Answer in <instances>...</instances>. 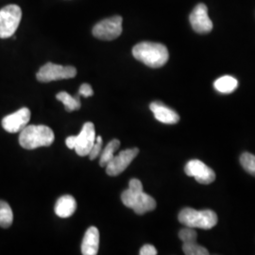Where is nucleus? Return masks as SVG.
Here are the masks:
<instances>
[{
    "instance_id": "f257e3e1",
    "label": "nucleus",
    "mask_w": 255,
    "mask_h": 255,
    "mask_svg": "<svg viewBox=\"0 0 255 255\" xmlns=\"http://www.w3.org/2000/svg\"><path fill=\"white\" fill-rule=\"evenodd\" d=\"M121 201L128 208L133 210L137 215H144L156 208L154 199L143 191L142 182L137 179H131L128 188L122 193Z\"/></svg>"
},
{
    "instance_id": "f03ea898",
    "label": "nucleus",
    "mask_w": 255,
    "mask_h": 255,
    "mask_svg": "<svg viewBox=\"0 0 255 255\" xmlns=\"http://www.w3.org/2000/svg\"><path fill=\"white\" fill-rule=\"evenodd\" d=\"M133 57L151 68L164 66L169 59L166 46L159 43L142 42L132 48Z\"/></svg>"
},
{
    "instance_id": "7ed1b4c3",
    "label": "nucleus",
    "mask_w": 255,
    "mask_h": 255,
    "mask_svg": "<svg viewBox=\"0 0 255 255\" xmlns=\"http://www.w3.org/2000/svg\"><path fill=\"white\" fill-rule=\"evenodd\" d=\"M53 130L45 125H29L20 131L19 144L26 149L50 146L54 142Z\"/></svg>"
},
{
    "instance_id": "20e7f679",
    "label": "nucleus",
    "mask_w": 255,
    "mask_h": 255,
    "mask_svg": "<svg viewBox=\"0 0 255 255\" xmlns=\"http://www.w3.org/2000/svg\"><path fill=\"white\" fill-rule=\"evenodd\" d=\"M179 221L185 227L209 230L218 223V216L212 210H198L184 208L179 214Z\"/></svg>"
},
{
    "instance_id": "39448f33",
    "label": "nucleus",
    "mask_w": 255,
    "mask_h": 255,
    "mask_svg": "<svg viewBox=\"0 0 255 255\" xmlns=\"http://www.w3.org/2000/svg\"><path fill=\"white\" fill-rule=\"evenodd\" d=\"M96 130L92 122H86L82 127L81 132L77 136L66 138V146L74 148L76 153L80 156H87L90 153L92 147L96 142Z\"/></svg>"
},
{
    "instance_id": "423d86ee",
    "label": "nucleus",
    "mask_w": 255,
    "mask_h": 255,
    "mask_svg": "<svg viewBox=\"0 0 255 255\" xmlns=\"http://www.w3.org/2000/svg\"><path fill=\"white\" fill-rule=\"evenodd\" d=\"M22 18V10L17 5H8L0 9V38L12 36L18 28Z\"/></svg>"
},
{
    "instance_id": "0eeeda50",
    "label": "nucleus",
    "mask_w": 255,
    "mask_h": 255,
    "mask_svg": "<svg viewBox=\"0 0 255 255\" xmlns=\"http://www.w3.org/2000/svg\"><path fill=\"white\" fill-rule=\"evenodd\" d=\"M76 75L77 69L74 66H64L47 63L40 68L36 74V78L40 82H50L72 79Z\"/></svg>"
},
{
    "instance_id": "6e6552de",
    "label": "nucleus",
    "mask_w": 255,
    "mask_h": 255,
    "mask_svg": "<svg viewBox=\"0 0 255 255\" xmlns=\"http://www.w3.org/2000/svg\"><path fill=\"white\" fill-rule=\"evenodd\" d=\"M122 22L119 15L104 19L93 27V35L104 41L115 40L122 33Z\"/></svg>"
},
{
    "instance_id": "1a4fd4ad",
    "label": "nucleus",
    "mask_w": 255,
    "mask_h": 255,
    "mask_svg": "<svg viewBox=\"0 0 255 255\" xmlns=\"http://www.w3.org/2000/svg\"><path fill=\"white\" fill-rule=\"evenodd\" d=\"M192 28L201 34L209 33L213 29V23L208 15V8L205 4L200 3L192 10L189 16Z\"/></svg>"
},
{
    "instance_id": "9d476101",
    "label": "nucleus",
    "mask_w": 255,
    "mask_h": 255,
    "mask_svg": "<svg viewBox=\"0 0 255 255\" xmlns=\"http://www.w3.org/2000/svg\"><path fill=\"white\" fill-rule=\"evenodd\" d=\"M184 172L189 177H194L197 182L202 184H209L216 180L215 171L197 159L191 160L185 164Z\"/></svg>"
},
{
    "instance_id": "9b49d317",
    "label": "nucleus",
    "mask_w": 255,
    "mask_h": 255,
    "mask_svg": "<svg viewBox=\"0 0 255 255\" xmlns=\"http://www.w3.org/2000/svg\"><path fill=\"white\" fill-rule=\"evenodd\" d=\"M138 153L139 149L137 147L120 151L119 154L114 156V158L105 166L106 172L110 176H118L122 173L133 161Z\"/></svg>"
},
{
    "instance_id": "f8f14e48",
    "label": "nucleus",
    "mask_w": 255,
    "mask_h": 255,
    "mask_svg": "<svg viewBox=\"0 0 255 255\" xmlns=\"http://www.w3.org/2000/svg\"><path fill=\"white\" fill-rule=\"evenodd\" d=\"M29 120L30 111L24 107L2 119V127L8 132L15 133L27 127Z\"/></svg>"
},
{
    "instance_id": "ddd939ff",
    "label": "nucleus",
    "mask_w": 255,
    "mask_h": 255,
    "mask_svg": "<svg viewBox=\"0 0 255 255\" xmlns=\"http://www.w3.org/2000/svg\"><path fill=\"white\" fill-rule=\"evenodd\" d=\"M149 109L153 113L155 119L164 124H176L180 117L174 110L168 108L162 102L154 101L149 105Z\"/></svg>"
},
{
    "instance_id": "4468645a",
    "label": "nucleus",
    "mask_w": 255,
    "mask_h": 255,
    "mask_svg": "<svg viewBox=\"0 0 255 255\" xmlns=\"http://www.w3.org/2000/svg\"><path fill=\"white\" fill-rule=\"evenodd\" d=\"M100 247V232L96 227L87 229L82 239V254L83 255H98Z\"/></svg>"
},
{
    "instance_id": "2eb2a0df",
    "label": "nucleus",
    "mask_w": 255,
    "mask_h": 255,
    "mask_svg": "<svg viewBox=\"0 0 255 255\" xmlns=\"http://www.w3.org/2000/svg\"><path fill=\"white\" fill-rule=\"evenodd\" d=\"M77 209V202L72 196L64 195L61 197L55 205V213L62 219L69 218Z\"/></svg>"
},
{
    "instance_id": "dca6fc26",
    "label": "nucleus",
    "mask_w": 255,
    "mask_h": 255,
    "mask_svg": "<svg viewBox=\"0 0 255 255\" xmlns=\"http://www.w3.org/2000/svg\"><path fill=\"white\" fill-rule=\"evenodd\" d=\"M237 86L238 81L232 76L220 77L214 83L215 89L221 94H231L237 89Z\"/></svg>"
},
{
    "instance_id": "f3484780",
    "label": "nucleus",
    "mask_w": 255,
    "mask_h": 255,
    "mask_svg": "<svg viewBox=\"0 0 255 255\" xmlns=\"http://www.w3.org/2000/svg\"><path fill=\"white\" fill-rule=\"evenodd\" d=\"M56 99L64 104L67 112H73L76 110H79L82 105L79 94L76 97H72L66 92H60L56 95Z\"/></svg>"
},
{
    "instance_id": "a211bd4d",
    "label": "nucleus",
    "mask_w": 255,
    "mask_h": 255,
    "mask_svg": "<svg viewBox=\"0 0 255 255\" xmlns=\"http://www.w3.org/2000/svg\"><path fill=\"white\" fill-rule=\"evenodd\" d=\"M119 146H120V141L118 139H113L108 143V145L101 153V160H100L101 166H106L108 164L110 161L114 158L115 152L119 149Z\"/></svg>"
},
{
    "instance_id": "6ab92c4d",
    "label": "nucleus",
    "mask_w": 255,
    "mask_h": 255,
    "mask_svg": "<svg viewBox=\"0 0 255 255\" xmlns=\"http://www.w3.org/2000/svg\"><path fill=\"white\" fill-rule=\"evenodd\" d=\"M12 210L6 201H0V227L9 228L12 224Z\"/></svg>"
},
{
    "instance_id": "aec40b11",
    "label": "nucleus",
    "mask_w": 255,
    "mask_h": 255,
    "mask_svg": "<svg viewBox=\"0 0 255 255\" xmlns=\"http://www.w3.org/2000/svg\"><path fill=\"white\" fill-rule=\"evenodd\" d=\"M240 164L248 173L255 176V155L244 152L240 157Z\"/></svg>"
},
{
    "instance_id": "412c9836",
    "label": "nucleus",
    "mask_w": 255,
    "mask_h": 255,
    "mask_svg": "<svg viewBox=\"0 0 255 255\" xmlns=\"http://www.w3.org/2000/svg\"><path fill=\"white\" fill-rule=\"evenodd\" d=\"M182 251L186 255H208L209 252L207 249L200 246L197 242L193 243H183Z\"/></svg>"
},
{
    "instance_id": "4be33fe9",
    "label": "nucleus",
    "mask_w": 255,
    "mask_h": 255,
    "mask_svg": "<svg viewBox=\"0 0 255 255\" xmlns=\"http://www.w3.org/2000/svg\"><path fill=\"white\" fill-rule=\"evenodd\" d=\"M197 236H198L197 232L194 230V228H190V227L182 229L179 233V237L183 243L196 242Z\"/></svg>"
},
{
    "instance_id": "5701e85b",
    "label": "nucleus",
    "mask_w": 255,
    "mask_h": 255,
    "mask_svg": "<svg viewBox=\"0 0 255 255\" xmlns=\"http://www.w3.org/2000/svg\"><path fill=\"white\" fill-rule=\"evenodd\" d=\"M102 144H103V140L101 136H98L96 138V142L94 144V146L92 147L91 151L89 153V158L91 160H95L97 159L101 153L102 150Z\"/></svg>"
},
{
    "instance_id": "b1692460",
    "label": "nucleus",
    "mask_w": 255,
    "mask_h": 255,
    "mask_svg": "<svg viewBox=\"0 0 255 255\" xmlns=\"http://www.w3.org/2000/svg\"><path fill=\"white\" fill-rule=\"evenodd\" d=\"M79 95L84 97V98L92 97L94 95V91L92 89L91 85L88 84V83H83L82 86H81V88H80Z\"/></svg>"
},
{
    "instance_id": "393cba45",
    "label": "nucleus",
    "mask_w": 255,
    "mask_h": 255,
    "mask_svg": "<svg viewBox=\"0 0 255 255\" xmlns=\"http://www.w3.org/2000/svg\"><path fill=\"white\" fill-rule=\"evenodd\" d=\"M139 254L141 255H156L158 254V252L154 246L146 244L141 248Z\"/></svg>"
}]
</instances>
